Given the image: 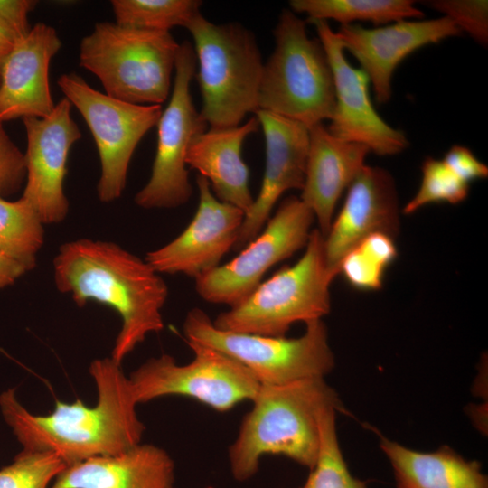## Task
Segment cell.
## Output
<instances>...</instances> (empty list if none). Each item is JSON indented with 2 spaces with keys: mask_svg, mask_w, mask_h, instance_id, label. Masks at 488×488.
<instances>
[{
  "mask_svg": "<svg viewBox=\"0 0 488 488\" xmlns=\"http://www.w3.org/2000/svg\"><path fill=\"white\" fill-rule=\"evenodd\" d=\"M28 270L0 251V289L13 285Z\"/></svg>",
  "mask_w": 488,
  "mask_h": 488,
  "instance_id": "obj_35",
  "label": "cell"
},
{
  "mask_svg": "<svg viewBox=\"0 0 488 488\" xmlns=\"http://www.w3.org/2000/svg\"><path fill=\"white\" fill-rule=\"evenodd\" d=\"M335 277L326 264L324 235L314 229L294 265L262 281L213 324L223 331L284 337L293 324L320 320L330 312V285Z\"/></svg>",
  "mask_w": 488,
  "mask_h": 488,
  "instance_id": "obj_7",
  "label": "cell"
},
{
  "mask_svg": "<svg viewBox=\"0 0 488 488\" xmlns=\"http://www.w3.org/2000/svg\"><path fill=\"white\" fill-rule=\"evenodd\" d=\"M314 220L300 198H286L239 255L194 279L196 292L208 303L238 305L272 267L305 248Z\"/></svg>",
  "mask_w": 488,
  "mask_h": 488,
  "instance_id": "obj_12",
  "label": "cell"
},
{
  "mask_svg": "<svg viewBox=\"0 0 488 488\" xmlns=\"http://www.w3.org/2000/svg\"><path fill=\"white\" fill-rule=\"evenodd\" d=\"M275 49L263 65L258 109L297 121L308 128L331 119L335 108L332 68L319 39L306 23L283 9L274 29Z\"/></svg>",
  "mask_w": 488,
  "mask_h": 488,
  "instance_id": "obj_6",
  "label": "cell"
},
{
  "mask_svg": "<svg viewBox=\"0 0 488 488\" xmlns=\"http://www.w3.org/2000/svg\"><path fill=\"white\" fill-rule=\"evenodd\" d=\"M251 401L228 452L230 472L239 482L253 477L267 455L286 456L311 470L319 452L320 413L326 408L345 412L324 378L260 384Z\"/></svg>",
  "mask_w": 488,
  "mask_h": 488,
  "instance_id": "obj_3",
  "label": "cell"
},
{
  "mask_svg": "<svg viewBox=\"0 0 488 488\" xmlns=\"http://www.w3.org/2000/svg\"><path fill=\"white\" fill-rule=\"evenodd\" d=\"M344 51L361 64L369 77L379 104L392 96V76L398 65L415 51L446 38L461 35L447 17L402 20L376 28L343 24L336 32Z\"/></svg>",
  "mask_w": 488,
  "mask_h": 488,
  "instance_id": "obj_16",
  "label": "cell"
},
{
  "mask_svg": "<svg viewBox=\"0 0 488 488\" xmlns=\"http://www.w3.org/2000/svg\"><path fill=\"white\" fill-rule=\"evenodd\" d=\"M193 359L178 365L162 354L143 363L129 381L137 404L177 395L194 399L218 412H226L242 400H252L260 383L240 362L212 348L186 341Z\"/></svg>",
  "mask_w": 488,
  "mask_h": 488,
  "instance_id": "obj_10",
  "label": "cell"
},
{
  "mask_svg": "<svg viewBox=\"0 0 488 488\" xmlns=\"http://www.w3.org/2000/svg\"><path fill=\"white\" fill-rule=\"evenodd\" d=\"M397 254L393 238L384 233H373L343 257L339 273L355 288L377 290L382 286L384 272Z\"/></svg>",
  "mask_w": 488,
  "mask_h": 488,
  "instance_id": "obj_27",
  "label": "cell"
},
{
  "mask_svg": "<svg viewBox=\"0 0 488 488\" xmlns=\"http://www.w3.org/2000/svg\"><path fill=\"white\" fill-rule=\"evenodd\" d=\"M380 436V446L394 472L397 488H488L476 461H467L448 446L422 453Z\"/></svg>",
  "mask_w": 488,
  "mask_h": 488,
  "instance_id": "obj_23",
  "label": "cell"
},
{
  "mask_svg": "<svg viewBox=\"0 0 488 488\" xmlns=\"http://www.w3.org/2000/svg\"><path fill=\"white\" fill-rule=\"evenodd\" d=\"M399 230L398 191L394 178L381 167L364 165L348 187L343 205L324 237L328 268L337 276L343 257L363 239Z\"/></svg>",
  "mask_w": 488,
  "mask_h": 488,
  "instance_id": "obj_18",
  "label": "cell"
},
{
  "mask_svg": "<svg viewBox=\"0 0 488 488\" xmlns=\"http://www.w3.org/2000/svg\"><path fill=\"white\" fill-rule=\"evenodd\" d=\"M57 84L87 123L99 153L101 174L97 194L102 202L120 198L132 155L142 137L156 126L161 105H138L90 87L80 75L61 74Z\"/></svg>",
  "mask_w": 488,
  "mask_h": 488,
  "instance_id": "obj_9",
  "label": "cell"
},
{
  "mask_svg": "<svg viewBox=\"0 0 488 488\" xmlns=\"http://www.w3.org/2000/svg\"><path fill=\"white\" fill-rule=\"evenodd\" d=\"M255 114L265 137V170L259 192L239 229L235 250H241L259 234L285 192L302 190L305 183L309 128L267 110L258 109Z\"/></svg>",
  "mask_w": 488,
  "mask_h": 488,
  "instance_id": "obj_17",
  "label": "cell"
},
{
  "mask_svg": "<svg viewBox=\"0 0 488 488\" xmlns=\"http://www.w3.org/2000/svg\"><path fill=\"white\" fill-rule=\"evenodd\" d=\"M195 69L193 46L183 41L176 55L170 101L156 124L157 145L151 176L134 199L140 208L172 209L191 198L186 155L193 140L207 127L190 93Z\"/></svg>",
  "mask_w": 488,
  "mask_h": 488,
  "instance_id": "obj_11",
  "label": "cell"
},
{
  "mask_svg": "<svg viewBox=\"0 0 488 488\" xmlns=\"http://www.w3.org/2000/svg\"><path fill=\"white\" fill-rule=\"evenodd\" d=\"M196 184L199 202L191 222L172 241L145 255V260L159 274L195 279L220 266L235 246L244 211L217 199L205 177L198 174Z\"/></svg>",
  "mask_w": 488,
  "mask_h": 488,
  "instance_id": "obj_15",
  "label": "cell"
},
{
  "mask_svg": "<svg viewBox=\"0 0 488 488\" xmlns=\"http://www.w3.org/2000/svg\"><path fill=\"white\" fill-rule=\"evenodd\" d=\"M26 175L24 155L11 140L0 122V196L14 192Z\"/></svg>",
  "mask_w": 488,
  "mask_h": 488,
  "instance_id": "obj_32",
  "label": "cell"
},
{
  "mask_svg": "<svg viewBox=\"0 0 488 488\" xmlns=\"http://www.w3.org/2000/svg\"><path fill=\"white\" fill-rule=\"evenodd\" d=\"M61 47L56 30L38 23L19 39L0 73V122L45 117L54 109L49 82L52 59Z\"/></svg>",
  "mask_w": 488,
  "mask_h": 488,
  "instance_id": "obj_19",
  "label": "cell"
},
{
  "mask_svg": "<svg viewBox=\"0 0 488 488\" xmlns=\"http://www.w3.org/2000/svg\"><path fill=\"white\" fill-rule=\"evenodd\" d=\"M199 0H112L116 23L147 31L185 28L200 12Z\"/></svg>",
  "mask_w": 488,
  "mask_h": 488,
  "instance_id": "obj_26",
  "label": "cell"
},
{
  "mask_svg": "<svg viewBox=\"0 0 488 488\" xmlns=\"http://www.w3.org/2000/svg\"><path fill=\"white\" fill-rule=\"evenodd\" d=\"M111 358L91 362L98 399L93 407L80 400L56 401L48 415L30 413L14 389L0 394V410L23 450L49 452L66 465L98 456L121 454L141 443L145 425L129 379Z\"/></svg>",
  "mask_w": 488,
  "mask_h": 488,
  "instance_id": "obj_1",
  "label": "cell"
},
{
  "mask_svg": "<svg viewBox=\"0 0 488 488\" xmlns=\"http://www.w3.org/2000/svg\"><path fill=\"white\" fill-rule=\"evenodd\" d=\"M289 5L295 14H305L307 22L332 19L341 25L356 21L385 25L424 16L411 0H292Z\"/></svg>",
  "mask_w": 488,
  "mask_h": 488,
  "instance_id": "obj_24",
  "label": "cell"
},
{
  "mask_svg": "<svg viewBox=\"0 0 488 488\" xmlns=\"http://www.w3.org/2000/svg\"><path fill=\"white\" fill-rule=\"evenodd\" d=\"M369 149L332 135L323 123L309 128V148L300 200L312 211L324 237L337 202L365 165Z\"/></svg>",
  "mask_w": 488,
  "mask_h": 488,
  "instance_id": "obj_20",
  "label": "cell"
},
{
  "mask_svg": "<svg viewBox=\"0 0 488 488\" xmlns=\"http://www.w3.org/2000/svg\"><path fill=\"white\" fill-rule=\"evenodd\" d=\"M256 117L241 126L211 128L199 135L190 145L185 163L205 177L213 194L221 202L244 211L254 199L249 187V172L241 157L246 137L258 131Z\"/></svg>",
  "mask_w": 488,
  "mask_h": 488,
  "instance_id": "obj_22",
  "label": "cell"
},
{
  "mask_svg": "<svg viewBox=\"0 0 488 488\" xmlns=\"http://www.w3.org/2000/svg\"><path fill=\"white\" fill-rule=\"evenodd\" d=\"M56 288L79 306L94 301L122 319L111 359L121 364L145 337L164 329L168 287L145 260L112 241L79 239L60 246L53 258Z\"/></svg>",
  "mask_w": 488,
  "mask_h": 488,
  "instance_id": "obj_2",
  "label": "cell"
},
{
  "mask_svg": "<svg viewBox=\"0 0 488 488\" xmlns=\"http://www.w3.org/2000/svg\"><path fill=\"white\" fill-rule=\"evenodd\" d=\"M308 23L315 26L333 75L335 108L328 131L344 141L362 145L380 156L394 155L407 149V136L377 113L369 94V77L363 70L348 62L336 32L325 20Z\"/></svg>",
  "mask_w": 488,
  "mask_h": 488,
  "instance_id": "obj_13",
  "label": "cell"
},
{
  "mask_svg": "<svg viewBox=\"0 0 488 488\" xmlns=\"http://www.w3.org/2000/svg\"><path fill=\"white\" fill-rule=\"evenodd\" d=\"M65 466L54 454L23 449L0 469V488H50Z\"/></svg>",
  "mask_w": 488,
  "mask_h": 488,
  "instance_id": "obj_30",
  "label": "cell"
},
{
  "mask_svg": "<svg viewBox=\"0 0 488 488\" xmlns=\"http://www.w3.org/2000/svg\"><path fill=\"white\" fill-rule=\"evenodd\" d=\"M43 226L37 211L24 198L12 202L0 196V251L28 271L35 267L44 243Z\"/></svg>",
  "mask_w": 488,
  "mask_h": 488,
  "instance_id": "obj_25",
  "label": "cell"
},
{
  "mask_svg": "<svg viewBox=\"0 0 488 488\" xmlns=\"http://www.w3.org/2000/svg\"><path fill=\"white\" fill-rule=\"evenodd\" d=\"M333 408L319 416L320 446L316 463L302 488H368L365 482L350 473L336 434Z\"/></svg>",
  "mask_w": 488,
  "mask_h": 488,
  "instance_id": "obj_28",
  "label": "cell"
},
{
  "mask_svg": "<svg viewBox=\"0 0 488 488\" xmlns=\"http://www.w3.org/2000/svg\"><path fill=\"white\" fill-rule=\"evenodd\" d=\"M422 180L417 193L404 206V214H412L433 202L457 204L469 194V183L460 179L444 162L431 156L421 165Z\"/></svg>",
  "mask_w": 488,
  "mask_h": 488,
  "instance_id": "obj_29",
  "label": "cell"
},
{
  "mask_svg": "<svg viewBox=\"0 0 488 488\" xmlns=\"http://www.w3.org/2000/svg\"><path fill=\"white\" fill-rule=\"evenodd\" d=\"M297 338L271 337L216 328L200 308L183 322L186 341L217 350L244 365L261 385H280L309 378H324L334 366L325 324L308 322Z\"/></svg>",
  "mask_w": 488,
  "mask_h": 488,
  "instance_id": "obj_8",
  "label": "cell"
},
{
  "mask_svg": "<svg viewBox=\"0 0 488 488\" xmlns=\"http://www.w3.org/2000/svg\"><path fill=\"white\" fill-rule=\"evenodd\" d=\"M174 463L163 448L138 444L66 465L50 488H174Z\"/></svg>",
  "mask_w": 488,
  "mask_h": 488,
  "instance_id": "obj_21",
  "label": "cell"
},
{
  "mask_svg": "<svg viewBox=\"0 0 488 488\" xmlns=\"http://www.w3.org/2000/svg\"><path fill=\"white\" fill-rule=\"evenodd\" d=\"M179 46L170 32L102 22L82 38L80 65L94 74L112 98L161 105L170 93Z\"/></svg>",
  "mask_w": 488,
  "mask_h": 488,
  "instance_id": "obj_5",
  "label": "cell"
},
{
  "mask_svg": "<svg viewBox=\"0 0 488 488\" xmlns=\"http://www.w3.org/2000/svg\"><path fill=\"white\" fill-rule=\"evenodd\" d=\"M71 107L63 98L49 116L23 118L27 148L22 197L34 208L43 224L63 221L70 209L63 188L67 162L72 145L81 137Z\"/></svg>",
  "mask_w": 488,
  "mask_h": 488,
  "instance_id": "obj_14",
  "label": "cell"
},
{
  "mask_svg": "<svg viewBox=\"0 0 488 488\" xmlns=\"http://www.w3.org/2000/svg\"><path fill=\"white\" fill-rule=\"evenodd\" d=\"M443 162L463 181L469 183L488 176V167L466 146L455 145L446 153Z\"/></svg>",
  "mask_w": 488,
  "mask_h": 488,
  "instance_id": "obj_33",
  "label": "cell"
},
{
  "mask_svg": "<svg viewBox=\"0 0 488 488\" xmlns=\"http://www.w3.org/2000/svg\"><path fill=\"white\" fill-rule=\"evenodd\" d=\"M32 0H0V21L17 37H24L31 27L28 14L35 6Z\"/></svg>",
  "mask_w": 488,
  "mask_h": 488,
  "instance_id": "obj_34",
  "label": "cell"
},
{
  "mask_svg": "<svg viewBox=\"0 0 488 488\" xmlns=\"http://www.w3.org/2000/svg\"><path fill=\"white\" fill-rule=\"evenodd\" d=\"M17 41L14 33L0 21V73L5 61Z\"/></svg>",
  "mask_w": 488,
  "mask_h": 488,
  "instance_id": "obj_36",
  "label": "cell"
},
{
  "mask_svg": "<svg viewBox=\"0 0 488 488\" xmlns=\"http://www.w3.org/2000/svg\"><path fill=\"white\" fill-rule=\"evenodd\" d=\"M185 28L199 63L201 116L211 128L239 126L258 109L264 63L254 34L239 23H213L201 13Z\"/></svg>",
  "mask_w": 488,
  "mask_h": 488,
  "instance_id": "obj_4",
  "label": "cell"
},
{
  "mask_svg": "<svg viewBox=\"0 0 488 488\" xmlns=\"http://www.w3.org/2000/svg\"><path fill=\"white\" fill-rule=\"evenodd\" d=\"M425 5L449 18L482 46L488 43V1L431 0Z\"/></svg>",
  "mask_w": 488,
  "mask_h": 488,
  "instance_id": "obj_31",
  "label": "cell"
}]
</instances>
